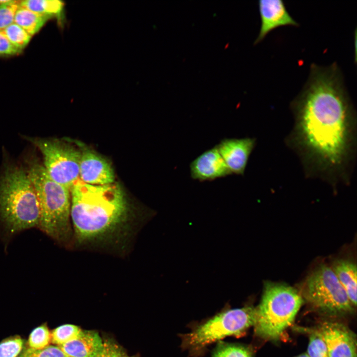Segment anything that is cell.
<instances>
[{"label":"cell","mask_w":357,"mask_h":357,"mask_svg":"<svg viewBox=\"0 0 357 357\" xmlns=\"http://www.w3.org/2000/svg\"><path fill=\"white\" fill-rule=\"evenodd\" d=\"M292 105L297 140L306 156L321 170L341 169L352 148L354 111L338 64L312 63Z\"/></svg>","instance_id":"cell-1"},{"label":"cell","mask_w":357,"mask_h":357,"mask_svg":"<svg viewBox=\"0 0 357 357\" xmlns=\"http://www.w3.org/2000/svg\"><path fill=\"white\" fill-rule=\"evenodd\" d=\"M70 194V218L79 242L108 237L126 226L129 206L118 183L92 185L79 179Z\"/></svg>","instance_id":"cell-2"},{"label":"cell","mask_w":357,"mask_h":357,"mask_svg":"<svg viewBox=\"0 0 357 357\" xmlns=\"http://www.w3.org/2000/svg\"><path fill=\"white\" fill-rule=\"evenodd\" d=\"M40 207L27 172L12 164L0 177V229L9 238L39 226Z\"/></svg>","instance_id":"cell-3"},{"label":"cell","mask_w":357,"mask_h":357,"mask_svg":"<svg viewBox=\"0 0 357 357\" xmlns=\"http://www.w3.org/2000/svg\"><path fill=\"white\" fill-rule=\"evenodd\" d=\"M26 172L39 202V228L55 240L66 242L71 231L70 190L51 178L35 158L29 162Z\"/></svg>","instance_id":"cell-4"},{"label":"cell","mask_w":357,"mask_h":357,"mask_svg":"<svg viewBox=\"0 0 357 357\" xmlns=\"http://www.w3.org/2000/svg\"><path fill=\"white\" fill-rule=\"evenodd\" d=\"M301 294L281 283L265 282L261 301L255 307V334L266 340H276L294 322L303 304Z\"/></svg>","instance_id":"cell-5"},{"label":"cell","mask_w":357,"mask_h":357,"mask_svg":"<svg viewBox=\"0 0 357 357\" xmlns=\"http://www.w3.org/2000/svg\"><path fill=\"white\" fill-rule=\"evenodd\" d=\"M254 319L255 307L251 306L225 310L182 335V348L190 355L198 356L216 341L241 335L253 326Z\"/></svg>","instance_id":"cell-6"},{"label":"cell","mask_w":357,"mask_h":357,"mask_svg":"<svg viewBox=\"0 0 357 357\" xmlns=\"http://www.w3.org/2000/svg\"><path fill=\"white\" fill-rule=\"evenodd\" d=\"M318 312L339 316L352 312L354 305L331 267L318 266L307 278L301 294Z\"/></svg>","instance_id":"cell-7"},{"label":"cell","mask_w":357,"mask_h":357,"mask_svg":"<svg viewBox=\"0 0 357 357\" xmlns=\"http://www.w3.org/2000/svg\"><path fill=\"white\" fill-rule=\"evenodd\" d=\"M26 139L40 151L43 166L51 178L70 190L79 179L81 149L56 139Z\"/></svg>","instance_id":"cell-8"},{"label":"cell","mask_w":357,"mask_h":357,"mask_svg":"<svg viewBox=\"0 0 357 357\" xmlns=\"http://www.w3.org/2000/svg\"><path fill=\"white\" fill-rule=\"evenodd\" d=\"M325 341L328 357H357L355 334L345 325L325 321L318 329Z\"/></svg>","instance_id":"cell-9"},{"label":"cell","mask_w":357,"mask_h":357,"mask_svg":"<svg viewBox=\"0 0 357 357\" xmlns=\"http://www.w3.org/2000/svg\"><path fill=\"white\" fill-rule=\"evenodd\" d=\"M255 145V139L245 137L224 138L216 146L232 174L243 175Z\"/></svg>","instance_id":"cell-10"},{"label":"cell","mask_w":357,"mask_h":357,"mask_svg":"<svg viewBox=\"0 0 357 357\" xmlns=\"http://www.w3.org/2000/svg\"><path fill=\"white\" fill-rule=\"evenodd\" d=\"M79 179L92 185H105L115 182L111 164L103 156L90 149L82 148Z\"/></svg>","instance_id":"cell-11"},{"label":"cell","mask_w":357,"mask_h":357,"mask_svg":"<svg viewBox=\"0 0 357 357\" xmlns=\"http://www.w3.org/2000/svg\"><path fill=\"white\" fill-rule=\"evenodd\" d=\"M258 8L261 26L254 44L262 41L269 33L280 26H298L282 0H260L258 1Z\"/></svg>","instance_id":"cell-12"},{"label":"cell","mask_w":357,"mask_h":357,"mask_svg":"<svg viewBox=\"0 0 357 357\" xmlns=\"http://www.w3.org/2000/svg\"><path fill=\"white\" fill-rule=\"evenodd\" d=\"M191 178L200 182L213 181L232 175L216 145L206 150L190 164Z\"/></svg>","instance_id":"cell-13"},{"label":"cell","mask_w":357,"mask_h":357,"mask_svg":"<svg viewBox=\"0 0 357 357\" xmlns=\"http://www.w3.org/2000/svg\"><path fill=\"white\" fill-rule=\"evenodd\" d=\"M59 347L69 357H101L104 341L96 331L82 330L77 338Z\"/></svg>","instance_id":"cell-14"},{"label":"cell","mask_w":357,"mask_h":357,"mask_svg":"<svg viewBox=\"0 0 357 357\" xmlns=\"http://www.w3.org/2000/svg\"><path fill=\"white\" fill-rule=\"evenodd\" d=\"M354 306L357 305V266L352 261L339 259L331 267Z\"/></svg>","instance_id":"cell-15"},{"label":"cell","mask_w":357,"mask_h":357,"mask_svg":"<svg viewBox=\"0 0 357 357\" xmlns=\"http://www.w3.org/2000/svg\"><path fill=\"white\" fill-rule=\"evenodd\" d=\"M19 6L37 13L56 17L60 24L65 20L64 3L57 0H25L20 1Z\"/></svg>","instance_id":"cell-16"},{"label":"cell","mask_w":357,"mask_h":357,"mask_svg":"<svg viewBox=\"0 0 357 357\" xmlns=\"http://www.w3.org/2000/svg\"><path fill=\"white\" fill-rule=\"evenodd\" d=\"M51 18L19 6L15 12L14 22L32 36L38 32Z\"/></svg>","instance_id":"cell-17"},{"label":"cell","mask_w":357,"mask_h":357,"mask_svg":"<svg viewBox=\"0 0 357 357\" xmlns=\"http://www.w3.org/2000/svg\"><path fill=\"white\" fill-rule=\"evenodd\" d=\"M1 31L14 46L22 51L28 44L32 37L14 22Z\"/></svg>","instance_id":"cell-18"},{"label":"cell","mask_w":357,"mask_h":357,"mask_svg":"<svg viewBox=\"0 0 357 357\" xmlns=\"http://www.w3.org/2000/svg\"><path fill=\"white\" fill-rule=\"evenodd\" d=\"M212 357H252L248 349L236 344L220 343L214 350Z\"/></svg>","instance_id":"cell-19"},{"label":"cell","mask_w":357,"mask_h":357,"mask_svg":"<svg viewBox=\"0 0 357 357\" xmlns=\"http://www.w3.org/2000/svg\"><path fill=\"white\" fill-rule=\"evenodd\" d=\"M78 326L72 324H65L56 328L52 332V342L59 346L77 338L81 332Z\"/></svg>","instance_id":"cell-20"},{"label":"cell","mask_w":357,"mask_h":357,"mask_svg":"<svg viewBox=\"0 0 357 357\" xmlns=\"http://www.w3.org/2000/svg\"><path fill=\"white\" fill-rule=\"evenodd\" d=\"M306 354L309 357H328L326 344L318 329L310 333Z\"/></svg>","instance_id":"cell-21"},{"label":"cell","mask_w":357,"mask_h":357,"mask_svg":"<svg viewBox=\"0 0 357 357\" xmlns=\"http://www.w3.org/2000/svg\"><path fill=\"white\" fill-rule=\"evenodd\" d=\"M51 339L50 331L45 325H42L34 329L31 333L29 339V348L42 349L49 344Z\"/></svg>","instance_id":"cell-22"},{"label":"cell","mask_w":357,"mask_h":357,"mask_svg":"<svg viewBox=\"0 0 357 357\" xmlns=\"http://www.w3.org/2000/svg\"><path fill=\"white\" fill-rule=\"evenodd\" d=\"M23 342L20 337L7 338L0 343V357H16L21 351Z\"/></svg>","instance_id":"cell-23"},{"label":"cell","mask_w":357,"mask_h":357,"mask_svg":"<svg viewBox=\"0 0 357 357\" xmlns=\"http://www.w3.org/2000/svg\"><path fill=\"white\" fill-rule=\"evenodd\" d=\"M19 357H69L59 346H48L42 349L27 348Z\"/></svg>","instance_id":"cell-24"},{"label":"cell","mask_w":357,"mask_h":357,"mask_svg":"<svg viewBox=\"0 0 357 357\" xmlns=\"http://www.w3.org/2000/svg\"><path fill=\"white\" fill-rule=\"evenodd\" d=\"M20 1L0 5V30H2L14 22L15 12L19 6Z\"/></svg>","instance_id":"cell-25"},{"label":"cell","mask_w":357,"mask_h":357,"mask_svg":"<svg viewBox=\"0 0 357 357\" xmlns=\"http://www.w3.org/2000/svg\"><path fill=\"white\" fill-rule=\"evenodd\" d=\"M101 357H135L130 356L119 345L111 339L104 341V350Z\"/></svg>","instance_id":"cell-26"},{"label":"cell","mask_w":357,"mask_h":357,"mask_svg":"<svg viewBox=\"0 0 357 357\" xmlns=\"http://www.w3.org/2000/svg\"><path fill=\"white\" fill-rule=\"evenodd\" d=\"M22 52L14 46L0 30V57L15 56Z\"/></svg>","instance_id":"cell-27"},{"label":"cell","mask_w":357,"mask_h":357,"mask_svg":"<svg viewBox=\"0 0 357 357\" xmlns=\"http://www.w3.org/2000/svg\"><path fill=\"white\" fill-rule=\"evenodd\" d=\"M14 0H0V5L14 2Z\"/></svg>","instance_id":"cell-28"},{"label":"cell","mask_w":357,"mask_h":357,"mask_svg":"<svg viewBox=\"0 0 357 357\" xmlns=\"http://www.w3.org/2000/svg\"><path fill=\"white\" fill-rule=\"evenodd\" d=\"M296 357H309L308 356V355L306 353H303V354H300Z\"/></svg>","instance_id":"cell-29"}]
</instances>
